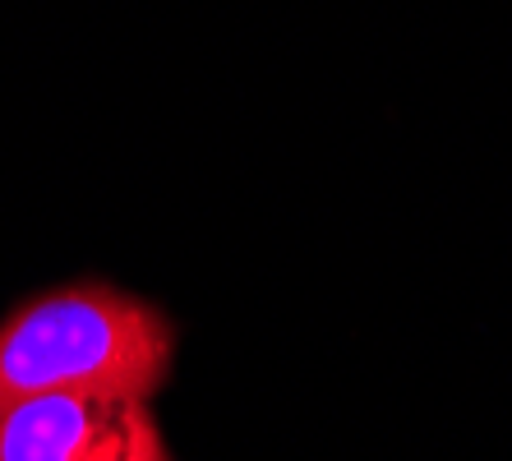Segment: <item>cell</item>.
Listing matches in <instances>:
<instances>
[{
    "mask_svg": "<svg viewBox=\"0 0 512 461\" xmlns=\"http://www.w3.org/2000/svg\"><path fill=\"white\" fill-rule=\"evenodd\" d=\"M0 461H176L153 402L116 392L28 397L0 415Z\"/></svg>",
    "mask_w": 512,
    "mask_h": 461,
    "instance_id": "7a4b0ae2",
    "label": "cell"
},
{
    "mask_svg": "<svg viewBox=\"0 0 512 461\" xmlns=\"http://www.w3.org/2000/svg\"><path fill=\"white\" fill-rule=\"evenodd\" d=\"M176 323L107 282H65L0 319V415L28 397L116 392L153 402L171 379Z\"/></svg>",
    "mask_w": 512,
    "mask_h": 461,
    "instance_id": "6da1fadb",
    "label": "cell"
}]
</instances>
